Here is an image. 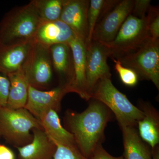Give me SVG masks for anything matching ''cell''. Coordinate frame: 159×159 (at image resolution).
Listing matches in <instances>:
<instances>
[{"mask_svg":"<svg viewBox=\"0 0 159 159\" xmlns=\"http://www.w3.org/2000/svg\"><path fill=\"white\" fill-rule=\"evenodd\" d=\"M144 117L137 123L141 139L153 149L159 142V116L157 111L148 103L142 105Z\"/></svg>","mask_w":159,"mask_h":159,"instance_id":"cell-17","label":"cell"},{"mask_svg":"<svg viewBox=\"0 0 159 159\" xmlns=\"http://www.w3.org/2000/svg\"><path fill=\"white\" fill-rule=\"evenodd\" d=\"M105 0H91L88 11L89 34L86 45H88L92 41L93 33L97 25L101 13V9Z\"/></svg>","mask_w":159,"mask_h":159,"instance_id":"cell-22","label":"cell"},{"mask_svg":"<svg viewBox=\"0 0 159 159\" xmlns=\"http://www.w3.org/2000/svg\"><path fill=\"white\" fill-rule=\"evenodd\" d=\"M7 76L10 81V89L6 107L12 109L25 108L29 84L22 70Z\"/></svg>","mask_w":159,"mask_h":159,"instance_id":"cell-20","label":"cell"},{"mask_svg":"<svg viewBox=\"0 0 159 159\" xmlns=\"http://www.w3.org/2000/svg\"><path fill=\"white\" fill-rule=\"evenodd\" d=\"M33 139L29 144L17 148L18 159H53L56 144L42 129H32Z\"/></svg>","mask_w":159,"mask_h":159,"instance_id":"cell-13","label":"cell"},{"mask_svg":"<svg viewBox=\"0 0 159 159\" xmlns=\"http://www.w3.org/2000/svg\"><path fill=\"white\" fill-rule=\"evenodd\" d=\"M150 38L148 18L129 15L112 41L103 43L109 50L110 57L118 59L136 51Z\"/></svg>","mask_w":159,"mask_h":159,"instance_id":"cell-5","label":"cell"},{"mask_svg":"<svg viewBox=\"0 0 159 159\" xmlns=\"http://www.w3.org/2000/svg\"><path fill=\"white\" fill-rule=\"evenodd\" d=\"M76 36L68 26L61 20H42L34 40L48 47L57 44L68 43Z\"/></svg>","mask_w":159,"mask_h":159,"instance_id":"cell-14","label":"cell"},{"mask_svg":"<svg viewBox=\"0 0 159 159\" xmlns=\"http://www.w3.org/2000/svg\"><path fill=\"white\" fill-rule=\"evenodd\" d=\"M10 81L5 74L0 72V107H6L9 97Z\"/></svg>","mask_w":159,"mask_h":159,"instance_id":"cell-26","label":"cell"},{"mask_svg":"<svg viewBox=\"0 0 159 159\" xmlns=\"http://www.w3.org/2000/svg\"><path fill=\"white\" fill-rule=\"evenodd\" d=\"M66 94L65 88L61 85L47 91L29 85L28 99L25 108L39 119L41 116L49 110H54L58 112L63 97Z\"/></svg>","mask_w":159,"mask_h":159,"instance_id":"cell-10","label":"cell"},{"mask_svg":"<svg viewBox=\"0 0 159 159\" xmlns=\"http://www.w3.org/2000/svg\"><path fill=\"white\" fill-rule=\"evenodd\" d=\"M115 63V69L119 74L120 79L125 85L133 87L138 83L139 76L135 71L122 66L120 61L112 58Z\"/></svg>","mask_w":159,"mask_h":159,"instance_id":"cell-24","label":"cell"},{"mask_svg":"<svg viewBox=\"0 0 159 159\" xmlns=\"http://www.w3.org/2000/svg\"><path fill=\"white\" fill-rule=\"evenodd\" d=\"M152 159H159V146L157 145L152 149Z\"/></svg>","mask_w":159,"mask_h":159,"instance_id":"cell-30","label":"cell"},{"mask_svg":"<svg viewBox=\"0 0 159 159\" xmlns=\"http://www.w3.org/2000/svg\"><path fill=\"white\" fill-rule=\"evenodd\" d=\"M0 159H16L15 155L9 147L0 144Z\"/></svg>","mask_w":159,"mask_h":159,"instance_id":"cell-29","label":"cell"},{"mask_svg":"<svg viewBox=\"0 0 159 159\" xmlns=\"http://www.w3.org/2000/svg\"><path fill=\"white\" fill-rule=\"evenodd\" d=\"M134 0H122L97 23L92 40L102 43L112 41L133 8Z\"/></svg>","mask_w":159,"mask_h":159,"instance_id":"cell-9","label":"cell"},{"mask_svg":"<svg viewBox=\"0 0 159 159\" xmlns=\"http://www.w3.org/2000/svg\"><path fill=\"white\" fill-rule=\"evenodd\" d=\"M68 44L73 54L74 70L70 82L65 88L66 92L67 93H76L82 99L88 100L90 98L87 92L85 43L75 36Z\"/></svg>","mask_w":159,"mask_h":159,"instance_id":"cell-12","label":"cell"},{"mask_svg":"<svg viewBox=\"0 0 159 159\" xmlns=\"http://www.w3.org/2000/svg\"><path fill=\"white\" fill-rule=\"evenodd\" d=\"M148 31L152 40L159 41V11L157 6H151L148 10Z\"/></svg>","mask_w":159,"mask_h":159,"instance_id":"cell-25","label":"cell"},{"mask_svg":"<svg viewBox=\"0 0 159 159\" xmlns=\"http://www.w3.org/2000/svg\"><path fill=\"white\" fill-rule=\"evenodd\" d=\"M110 56L109 50L102 43L92 40L86 46V76L87 92L90 99V93L100 80L111 78L110 67L107 62Z\"/></svg>","mask_w":159,"mask_h":159,"instance_id":"cell-8","label":"cell"},{"mask_svg":"<svg viewBox=\"0 0 159 159\" xmlns=\"http://www.w3.org/2000/svg\"><path fill=\"white\" fill-rule=\"evenodd\" d=\"M34 41L0 45V72L7 76L22 70Z\"/></svg>","mask_w":159,"mask_h":159,"instance_id":"cell-15","label":"cell"},{"mask_svg":"<svg viewBox=\"0 0 159 159\" xmlns=\"http://www.w3.org/2000/svg\"><path fill=\"white\" fill-rule=\"evenodd\" d=\"M66 0H32L42 20L52 21L60 20Z\"/></svg>","mask_w":159,"mask_h":159,"instance_id":"cell-21","label":"cell"},{"mask_svg":"<svg viewBox=\"0 0 159 159\" xmlns=\"http://www.w3.org/2000/svg\"><path fill=\"white\" fill-rule=\"evenodd\" d=\"M34 129H43L39 120L25 108L0 107V138L10 145L17 148L30 143Z\"/></svg>","mask_w":159,"mask_h":159,"instance_id":"cell-4","label":"cell"},{"mask_svg":"<svg viewBox=\"0 0 159 159\" xmlns=\"http://www.w3.org/2000/svg\"><path fill=\"white\" fill-rule=\"evenodd\" d=\"M90 159H125L124 157H115L111 155L99 144L94 150Z\"/></svg>","mask_w":159,"mask_h":159,"instance_id":"cell-28","label":"cell"},{"mask_svg":"<svg viewBox=\"0 0 159 159\" xmlns=\"http://www.w3.org/2000/svg\"><path fill=\"white\" fill-rule=\"evenodd\" d=\"M122 66L159 89V41L149 38L136 51L118 58Z\"/></svg>","mask_w":159,"mask_h":159,"instance_id":"cell-6","label":"cell"},{"mask_svg":"<svg viewBox=\"0 0 159 159\" xmlns=\"http://www.w3.org/2000/svg\"><path fill=\"white\" fill-rule=\"evenodd\" d=\"M55 143L57 149L53 159H89L81 153L76 145Z\"/></svg>","mask_w":159,"mask_h":159,"instance_id":"cell-23","label":"cell"},{"mask_svg":"<svg viewBox=\"0 0 159 159\" xmlns=\"http://www.w3.org/2000/svg\"><path fill=\"white\" fill-rule=\"evenodd\" d=\"M39 120L43 129L54 143L76 145L73 135L61 125L57 111L52 109L46 111Z\"/></svg>","mask_w":159,"mask_h":159,"instance_id":"cell-18","label":"cell"},{"mask_svg":"<svg viewBox=\"0 0 159 159\" xmlns=\"http://www.w3.org/2000/svg\"><path fill=\"white\" fill-rule=\"evenodd\" d=\"M41 21L31 2L12 9L0 22V45H15L34 40Z\"/></svg>","mask_w":159,"mask_h":159,"instance_id":"cell-2","label":"cell"},{"mask_svg":"<svg viewBox=\"0 0 159 159\" xmlns=\"http://www.w3.org/2000/svg\"><path fill=\"white\" fill-rule=\"evenodd\" d=\"M53 71L59 78V85L65 88L70 82L74 70V60L68 43L57 44L50 48Z\"/></svg>","mask_w":159,"mask_h":159,"instance_id":"cell-16","label":"cell"},{"mask_svg":"<svg viewBox=\"0 0 159 159\" xmlns=\"http://www.w3.org/2000/svg\"><path fill=\"white\" fill-rule=\"evenodd\" d=\"M90 99L102 102L113 113L120 127H135L144 117V112L130 102L114 85L111 78L99 80L91 92Z\"/></svg>","mask_w":159,"mask_h":159,"instance_id":"cell-3","label":"cell"},{"mask_svg":"<svg viewBox=\"0 0 159 159\" xmlns=\"http://www.w3.org/2000/svg\"><path fill=\"white\" fill-rule=\"evenodd\" d=\"M22 70L29 86L41 90L48 89L54 73L50 48L34 40Z\"/></svg>","mask_w":159,"mask_h":159,"instance_id":"cell-7","label":"cell"},{"mask_svg":"<svg viewBox=\"0 0 159 159\" xmlns=\"http://www.w3.org/2000/svg\"><path fill=\"white\" fill-rule=\"evenodd\" d=\"M89 3V0H66L60 18L86 45L89 34L88 11Z\"/></svg>","mask_w":159,"mask_h":159,"instance_id":"cell-11","label":"cell"},{"mask_svg":"<svg viewBox=\"0 0 159 159\" xmlns=\"http://www.w3.org/2000/svg\"><path fill=\"white\" fill-rule=\"evenodd\" d=\"M151 2L150 0H135L131 14L139 18L146 17V13L150 7Z\"/></svg>","mask_w":159,"mask_h":159,"instance_id":"cell-27","label":"cell"},{"mask_svg":"<svg viewBox=\"0 0 159 159\" xmlns=\"http://www.w3.org/2000/svg\"><path fill=\"white\" fill-rule=\"evenodd\" d=\"M111 118V111L95 99L82 112L66 113L67 130L73 135L77 148L86 157L90 159L97 145L101 144Z\"/></svg>","mask_w":159,"mask_h":159,"instance_id":"cell-1","label":"cell"},{"mask_svg":"<svg viewBox=\"0 0 159 159\" xmlns=\"http://www.w3.org/2000/svg\"><path fill=\"white\" fill-rule=\"evenodd\" d=\"M125 159H152V151L141 139L135 127H121Z\"/></svg>","mask_w":159,"mask_h":159,"instance_id":"cell-19","label":"cell"}]
</instances>
